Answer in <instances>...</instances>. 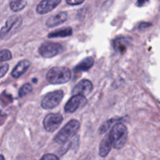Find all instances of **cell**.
<instances>
[{"instance_id": "1", "label": "cell", "mask_w": 160, "mask_h": 160, "mask_svg": "<svg viewBox=\"0 0 160 160\" xmlns=\"http://www.w3.org/2000/svg\"><path fill=\"white\" fill-rule=\"evenodd\" d=\"M108 133L112 143V147L115 149H121L127 143L128 130L124 124L117 122Z\"/></svg>"}, {"instance_id": "2", "label": "cell", "mask_w": 160, "mask_h": 160, "mask_svg": "<svg viewBox=\"0 0 160 160\" xmlns=\"http://www.w3.org/2000/svg\"><path fill=\"white\" fill-rule=\"evenodd\" d=\"M72 78V72L68 68L54 67L49 70L47 80L51 84L66 83Z\"/></svg>"}, {"instance_id": "3", "label": "cell", "mask_w": 160, "mask_h": 160, "mask_svg": "<svg viewBox=\"0 0 160 160\" xmlns=\"http://www.w3.org/2000/svg\"><path fill=\"white\" fill-rule=\"evenodd\" d=\"M79 128L80 123L78 120H71L55 136L54 141L58 144H64L71 138L75 136Z\"/></svg>"}, {"instance_id": "4", "label": "cell", "mask_w": 160, "mask_h": 160, "mask_svg": "<svg viewBox=\"0 0 160 160\" xmlns=\"http://www.w3.org/2000/svg\"><path fill=\"white\" fill-rule=\"evenodd\" d=\"M22 18L21 16H12L6 22L5 26L0 31V38L7 39L16 33L22 24Z\"/></svg>"}, {"instance_id": "5", "label": "cell", "mask_w": 160, "mask_h": 160, "mask_svg": "<svg viewBox=\"0 0 160 160\" xmlns=\"http://www.w3.org/2000/svg\"><path fill=\"white\" fill-rule=\"evenodd\" d=\"M64 46L57 42H44L40 46L38 53L45 58H51L64 51Z\"/></svg>"}, {"instance_id": "6", "label": "cell", "mask_w": 160, "mask_h": 160, "mask_svg": "<svg viewBox=\"0 0 160 160\" xmlns=\"http://www.w3.org/2000/svg\"><path fill=\"white\" fill-rule=\"evenodd\" d=\"M64 93L62 90H55L45 95L41 101V106L44 109H52L57 107L62 101Z\"/></svg>"}, {"instance_id": "7", "label": "cell", "mask_w": 160, "mask_h": 160, "mask_svg": "<svg viewBox=\"0 0 160 160\" xmlns=\"http://www.w3.org/2000/svg\"><path fill=\"white\" fill-rule=\"evenodd\" d=\"M63 122V116L59 113H50L43 120L44 128L48 132H53L58 130Z\"/></svg>"}, {"instance_id": "8", "label": "cell", "mask_w": 160, "mask_h": 160, "mask_svg": "<svg viewBox=\"0 0 160 160\" xmlns=\"http://www.w3.org/2000/svg\"><path fill=\"white\" fill-rule=\"evenodd\" d=\"M86 103H87V98H85V96L81 94L74 95L64 106V110L66 112L72 113L79 108L85 105Z\"/></svg>"}, {"instance_id": "9", "label": "cell", "mask_w": 160, "mask_h": 160, "mask_svg": "<svg viewBox=\"0 0 160 160\" xmlns=\"http://www.w3.org/2000/svg\"><path fill=\"white\" fill-rule=\"evenodd\" d=\"M61 0H42L36 7V12L38 14H46L54 10L60 3Z\"/></svg>"}, {"instance_id": "10", "label": "cell", "mask_w": 160, "mask_h": 160, "mask_svg": "<svg viewBox=\"0 0 160 160\" xmlns=\"http://www.w3.org/2000/svg\"><path fill=\"white\" fill-rule=\"evenodd\" d=\"M93 90V83L88 79H83L81 82L75 86L72 90V93L73 95L81 94L85 95L89 94Z\"/></svg>"}, {"instance_id": "11", "label": "cell", "mask_w": 160, "mask_h": 160, "mask_svg": "<svg viewBox=\"0 0 160 160\" xmlns=\"http://www.w3.org/2000/svg\"><path fill=\"white\" fill-rule=\"evenodd\" d=\"M31 62L28 60H24V61H21L18 63L16 65V67L13 68V70L12 71L11 75L15 78H18L19 77H21L23 74H24L26 72V71L28 69V68L30 67Z\"/></svg>"}, {"instance_id": "12", "label": "cell", "mask_w": 160, "mask_h": 160, "mask_svg": "<svg viewBox=\"0 0 160 160\" xmlns=\"http://www.w3.org/2000/svg\"><path fill=\"white\" fill-rule=\"evenodd\" d=\"M68 19V13L67 12H61L58 13L55 16L51 17L47 21V27L53 28L57 25H59L61 23H64Z\"/></svg>"}, {"instance_id": "13", "label": "cell", "mask_w": 160, "mask_h": 160, "mask_svg": "<svg viewBox=\"0 0 160 160\" xmlns=\"http://www.w3.org/2000/svg\"><path fill=\"white\" fill-rule=\"evenodd\" d=\"M112 148V143L111 141L110 137H109V133H108L103 140L101 141V144H100L99 148V155L101 157H106L108 153L110 152L111 149Z\"/></svg>"}, {"instance_id": "14", "label": "cell", "mask_w": 160, "mask_h": 160, "mask_svg": "<svg viewBox=\"0 0 160 160\" xmlns=\"http://www.w3.org/2000/svg\"><path fill=\"white\" fill-rule=\"evenodd\" d=\"M94 64V60L92 57H88L78 63L75 68V72H86L92 68Z\"/></svg>"}, {"instance_id": "15", "label": "cell", "mask_w": 160, "mask_h": 160, "mask_svg": "<svg viewBox=\"0 0 160 160\" xmlns=\"http://www.w3.org/2000/svg\"><path fill=\"white\" fill-rule=\"evenodd\" d=\"M73 33L72 28H63L61 29L54 31L48 34V38H64V37L70 36Z\"/></svg>"}, {"instance_id": "16", "label": "cell", "mask_w": 160, "mask_h": 160, "mask_svg": "<svg viewBox=\"0 0 160 160\" xmlns=\"http://www.w3.org/2000/svg\"><path fill=\"white\" fill-rule=\"evenodd\" d=\"M128 41L125 38H117L113 41L114 49L119 53H124L127 50Z\"/></svg>"}, {"instance_id": "17", "label": "cell", "mask_w": 160, "mask_h": 160, "mask_svg": "<svg viewBox=\"0 0 160 160\" xmlns=\"http://www.w3.org/2000/svg\"><path fill=\"white\" fill-rule=\"evenodd\" d=\"M26 6L27 0H11L10 2V7L13 12L21 11Z\"/></svg>"}, {"instance_id": "18", "label": "cell", "mask_w": 160, "mask_h": 160, "mask_svg": "<svg viewBox=\"0 0 160 160\" xmlns=\"http://www.w3.org/2000/svg\"><path fill=\"white\" fill-rule=\"evenodd\" d=\"M118 120L119 119H117V118H111V119L108 120L107 122H104V123L101 127V128H100L99 130V133H101V134L104 133L111 127H112V124L113 123V122H118Z\"/></svg>"}, {"instance_id": "19", "label": "cell", "mask_w": 160, "mask_h": 160, "mask_svg": "<svg viewBox=\"0 0 160 160\" xmlns=\"http://www.w3.org/2000/svg\"><path fill=\"white\" fill-rule=\"evenodd\" d=\"M32 91V87L30 83H25L19 90V96L21 98L26 96L28 93Z\"/></svg>"}, {"instance_id": "20", "label": "cell", "mask_w": 160, "mask_h": 160, "mask_svg": "<svg viewBox=\"0 0 160 160\" xmlns=\"http://www.w3.org/2000/svg\"><path fill=\"white\" fill-rule=\"evenodd\" d=\"M12 59L11 52L9 50H0V62L2 61H7Z\"/></svg>"}, {"instance_id": "21", "label": "cell", "mask_w": 160, "mask_h": 160, "mask_svg": "<svg viewBox=\"0 0 160 160\" xmlns=\"http://www.w3.org/2000/svg\"><path fill=\"white\" fill-rule=\"evenodd\" d=\"M40 160H60V158L53 154H46L40 158Z\"/></svg>"}, {"instance_id": "22", "label": "cell", "mask_w": 160, "mask_h": 160, "mask_svg": "<svg viewBox=\"0 0 160 160\" xmlns=\"http://www.w3.org/2000/svg\"><path fill=\"white\" fill-rule=\"evenodd\" d=\"M9 70V64H5L0 65V78H2Z\"/></svg>"}, {"instance_id": "23", "label": "cell", "mask_w": 160, "mask_h": 160, "mask_svg": "<svg viewBox=\"0 0 160 160\" xmlns=\"http://www.w3.org/2000/svg\"><path fill=\"white\" fill-rule=\"evenodd\" d=\"M85 0H66V2H67L68 5L71 6H77L82 4Z\"/></svg>"}, {"instance_id": "24", "label": "cell", "mask_w": 160, "mask_h": 160, "mask_svg": "<svg viewBox=\"0 0 160 160\" xmlns=\"http://www.w3.org/2000/svg\"><path fill=\"white\" fill-rule=\"evenodd\" d=\"M149 0H138V2H137V6L139 7H143V6L145 5L146 3L148 2Z\"/></svg>"}, {"instance_id": "25", "label": "cell", "mask_w": 160, "mask_h": 160, "mask_svg": "<svg viewBox=\"0 0 160 160\" xmlns=\"http://www.w3.org/2000/svg\"><path fill=\"white\" fill-rule=\"evenodd\" d=\"M0 160H6L5 158H4V156L2 155H0Z\"/></svg>"}]
</instances>
